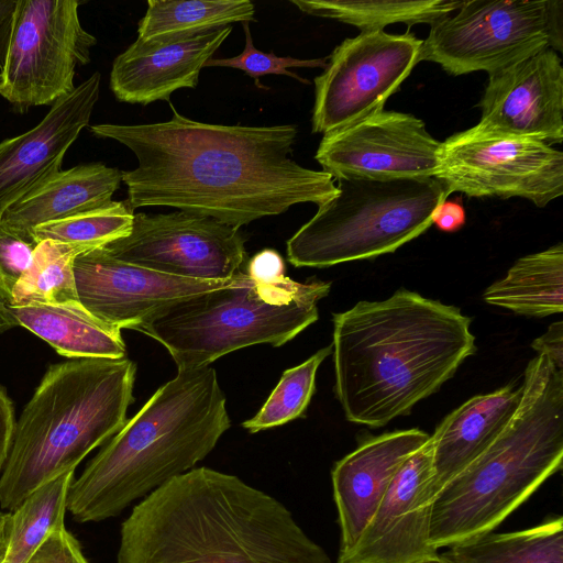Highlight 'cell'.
Returning a JSON list of instances; mask_svg holds the SVG:
<instances>
[{
    "instance_id": "1",
    "label": "cell",
    "mask_w": 563,
    "mask_h": 563,
    "mask_svg": "<svg viewBox=\"0 0 563 563\" xmlns=\"http://www.w3.org/2000/svg\"><path fill=\"white\" fill-rule=\"evenodd\" d=\"M170 109L165 122L90 126L135 155L137 166L122 172L132 210L172 207L241 228L294 205L320 207L336 195L330 174L292 159L295 124H212Z\"/></svg>"
},
{
    "instance_id": "2",
    "label": "cell",
    "mask_w": 563,
    "mask_h": 563,
    "mask_svg": "<svg viewBox=\"0 0 563 563\" xmlns=\"http://www.w3.org/2000/svg\"><path fill=\"white\" fill-rule=\"evenodd\" d=\"M117 563H332L272 495L195 467L142 498L121 523Z\"/></svg>"
},
{
    "instance_id": "3",
    "label": "cell",
    "mask_w": 563,
    "mask_h": 563,
    "mask_svg": "<svg viewBox=\"0 0 563 563\" xmlns=\"http://www.w3.org/2000/svg\"><path fill=\"white\" fill-rule=\"evenodd\" d=\"M471 321L405 288L334 313V393L346 420L380 428L410 413L476 352Z\"/></svg>"
},
{
    "instance_id": "4",
    "label": "cell",
    "mask_w": 563,
    "mask_h": 563,
    "mask_svg": "<svg viewBox=\"0 0 563 563\" xmlns=\"http://www.w3.org/2000/svg\"><path fill=\"white\" fill-rule=\"evenodd\" d=\"M230 426L216 369L178 371L74 478L67 510L79 523L119 516L195 468Z\"/></svg>"
},
{
    "instance_id": "5",
    "label": "cell",
    "mask_w": 563,
    "mask_h": 563,
    "mask_svg": "<svg viewBox=\"0 0 563 563\" xmlns=\"http://www.w3.org/2000/svg\"><path fill=\"white\" fill-rule=\"evenodd\" d=\"M563 461V369L538 354L518 408L495 441L434 496L431 543L439 551L492 532Z\"/></svg>"
},
{
    "instance_id": "6",
    "label": "cell",
    "mask_w": 563,
    "mask_h": 563,
    "mask_svg": "<svg viewBox=\"0 0 563 563\" xmlns=\"http://www.w3.org/2000/svg\"><path fill=\"white\" fill-rule=\"evenodd\" d=\"M136 364L76 358L49 366L15 423L0 474V506L16 508L43 484L75 471L126 422Z\"/></svg>"
},
{
    "instance_id": "7",
    "label": "cell",
    "mask_w": 563,
    "mask_h": 563,
    "mask_svg": "<svg viewBox=\"0 0 563 563\" xmlns=\"http://www.w3.org/2000/svg\"><path fill=\"white\" fill-rule=\"evenodd\" d=\"M330 288L287 276L262 283L240 272L231 285L177 302L134 330L159 342L178 371L201 368L240 349L295 339L318 320L317 303Z\"/></svg>"
},
{
    "instance_id": "8",
    "label": "cell",
    "mask_w": 563,
    "mask_h": 563,
    "mask_svg": "<svg viewBox=\"0 0 563 563\" xmlns=\"http://www.w3.org/2000/svg\"><path fill=\"white\" fill-rule=\"evenodd\" d=\"M336 195L288 241L297 267H329L394 253L432 224L449 192L437 178H336Z\"/></svg>"
},
{
    "instance_id": "9",
    "label": "cell",
    "mask_w": 563,
    "mask_h": 563,
    "mask_svg": "<svg viewBox=\"0 0 563 563\" xmlns=\"http://www.w3.org/2000/svg\"><path fill=\"white\" fill-rule=\"evenodd\" d=\"M547 48L563 51L562 0H471L431 25L419 62L490 75Z\"/></svg>"
},
{
    "instance_id": "10",
    "label": "cell",
    "mask_w": 563,
    "mask_h": 563,
    "mask_svg": "<svg viewBox=\"0 0 563 563\" xmlns=\"http://www.w3.org/2000/svg\"><path fill=\"white\" fill-rule=\"evenodd\" d=\"M77 0H16L0 96L16 111L53 104L74 89L78 66L90 62L97 38L80 22Z\"/></svg>"
},
{
    "instance_id": "11",
    "label": "cell",
    "mask_w": 563,
    "mask_h": 563,
    "mask_svg": "<svg viewBox=\"0 0 563 563\" xmlns=\"http://www.w3.org/2000/svg\"><path fill=\"white\" fill-rule=\"evenodd\" d=\"M435 178L449 195L520 197L542 208L563 194V153L541 141L473 126L442 142Z\"/></svg>"
},
{
    "instance_id": "12",
    "label": "cell",
    "mask_w": 563,
    "mask_h": 563,
    "mask_svg": "<svg viewBox=\"0 0 563 563\" xmlns=\"http://www.w3.org/2000/svg\"><path fill=\"white\" fill-rule=\"evenodd\" d=\"M413 33L365 31L344 40L314 78L312 132L328 134L383 109L419 63Z\"/></svg>"
},
{
    "instance_id": "13",
    "label": "cell",
    "mask_w": 563,
    "mask_h": 563,
    "mask_svg": "<svg viewBox=\"0 0 563 563\" xmlns=\"http://www.w3.org/2000/svg\"><path fill=\"white\" fill-rule=\"evenodd\" d=\"M245 242L240 228L177 210L134 213L130 233L102 247L118 260L168 275L224 280L241 272Z\"/></svg>"
},
{
    "instance_id": "14",
    "label": "cell",
    "mask_w": 563,
    "mask_h": 563,
    "mask_svg": "<svg viewBox=\"0 0 563 563\" xmlns=\"http://www.w3.org/2000/svg\"><path fill=\"white\" fill-rule=\"evenodd\" d=\"M441 146L422 120L382 109L324 134L314 157L334 179L435 178Z\"/></svg>"
},
{
    "instance_id": "15",
    "label": "cell",
    "mask_w": 563,
    "mask_h": 563,
    "mask_svg": "<svg viewBox=\"0 0 563 563\" xmlns=\"http://www.w3.org/2000/svg\"><path fill=\"white\" fill-rule=\"evenodd\" d=\"M238 274L224 280L184 278L123 262L103 247L74 261L79 302L95 318L120 330H134L177 302L227 287Z\"/></svg>"
},
{
    "instance_id": "16",
    "label": "cell",
    "mask_w": 563,
    "mask_h": 563,
    "mask_svg": "<svg viewBox=\"0 0 563 563\" xmlns=\"http://www.w3.org/2000/svg\"><path fill=\"white\" fill-rule=\"evenodd\" d=\"M429 439L401 466L355 544L336 563H419L439 558L431 543L433 485Z\"/></svg>"
},
{
    "instance_id": "17",
    "label": "cell",
    "mask_w": 563,
    "mask_h": 563,
    "mask_svg": "<svg viewBox=\"0 0 563 563\" xmlns=\"http://www.w3.org/2000/svg\"><path fill=\"white\" fill-rule=\"evenodd\" d=\"M489 76L475 128L484 133L563 141V66L559 53L543 49Z\"/></svg>"
},
{
    "instance_id": "18",
    "label": "cell",
    "mask_w": 563,
    "mask_h": 563,
    "mask_svg": "<svg viewBox=\"0 0 563 563\" xmlns=\"http://www.w3.org/2000/svg\"><path fill=\"white\" fill-rule=\"evenodd\" d=\"M100 81V73H93L54 102L34 128L0 142V218L11 205L62 169L66 152L89 125Z\"/></svg>"
},
{
    "instance_id": "19",
    "label": "cell",
    "mask_w": 563,
    "mask_h": 563,
    "mask_svg": "<svg viewBox=\"0 0 563 563\" xmlns=\"http://www.w3.org/2000/svg\"><path fill=\"white\" fill-rule=\"evenodd\" d=\"M429 439L430 434L417 428L386 432L366 439L335 462L331 482L339 553L355 544L404 463Z\"/></svg>"
},
{
    "instance_id": "20",
    "label": "cell",
    "mask_w": 563,
    "mask_h": 563,
    "mask_svg": "<svg viewBox=\"0 0 563 563\" xmlns=\"http://www.w3.org/2000/svg\"><path fill=\"white\" fill-rule=\"evenodd\" d=\"M231 31L232 26H225L167 40L136 38L113 60L111 91L119 101L146 106L169 101L178 89H195L205 64Z\"/></svg>"
},
{
    "instance_id": "21",
    "label": "cell",
    "mask_w": 563,
    "mask_h": 563,
    "mask_svg": "<svg viewBox=\"0 0 563 563\" xmlns=\"http://www.w3.org/2000/svg\"><path fill=\"white\" fill-rule=\"evenodd\" d=\"M521 395L522 384L510 383L470 398L440 422L430 435L435 495L495 441L516 412Z\"/></svg>"
},
{
    "instance_id": "22",
    "label": "cell",
    "mask_w": 563,
    "mask_h": 563,
    "mask_svg": "<svg viewBox=\"0 0 563 563\" xmlns=\"http://www.w3.org/2000/svg\"><path fill=\"white\" fill-rule=\"evenodd\" d=\"M121 181L122 172L102 163L60 169L11 205L0 220L15 231L31 234L40 224L110 203Z\"/></svg>"
},
{
    "instance_id": "23",
    "label": "cell",
    "mask_w": 563,
    "mask_h": 563,
    "mask_svg": "<svg viewBox=\"0 0 563 563\" xmlns=\"http://www.w3.org/2000/svg\"><path fill=\"white\" fill-rule=\"evenodd\" d=\"M8 307L19 325L46 341L63 356L73 358L126 356L121 330L98 320L81 303H26Z\"/></svg>"
},
{
    "instance_id": "24",
    "label": "cell",
    "mask_w": 563,
    "mask_h": 563,
    "mask_svg": "<svg viewBox=\"0 0 563 563\" xmlns=\"http://www.w3.org/2000/svg\"><path fill=\"white\" fill-rule=\"evenodd\" d=\"M483 299L493 306L529 317L563 311V244L518 258L504 278L486 288Z\"/></svg>"
},
{
    "instance_id": "25",
    "label": "cell",
    "mask_w": 563,
    "mask_h": 563,
    "mask_svg": "<svg viewBox=\"0 0 563 563\" xmlns=\"http://www.w3.org/2000/svg\"><path fill=\"white\" fill-rule=\"evenodd\" d=\"M249 0H148L139 22L137 38L158 41L194 35L254 21Z\"/></svg>"
},
{
    "instance_id": "26",
    "label": "cell",
    "mask_w": 563,
    "mask_h": 563,
    "mask_svg": "<svg viewBox=\"0 0 563 563\" xmlns=\"http://www.w3.org/2000/svg\"><path fill=\"white\" fill-rule=\"evenodd\" d=\"M300 11L336 20L365 31L394 23L433 24L455 12L463 1L451 0H290Z\"/></svg>"
},
{
    "instance_id": "27",
    "label": "cell",
    "mask_w": 563,
    "mask_h": 563,
    "mask_svg": "<svg viewBox=\"0 0 563 563\" xmlns=\"http://www.w3.org/2000/svg\"><path fill=\"white\" fill-rule=\"evenodd\" d=\"M448 551L462 563H563V518L506 533L488 532Z\"/></svg>"
},
{
    "instance_id": "28",
    "label": "cell",
    "mask_w": 563,
    "mask_h": 563,
    "mask_svg": "<svg viewBox=\"0 0 563 563\" xmlns=\"http://www.w3.org/2000/svg\"><path fill=\"white\" fill-rule=\"evenodd\" d=\"M74 473L67 472L37 487L10 511L8 551L3 563H26L48 534L65 525Z\"/></svg>"
},
{
    "instance_id": "29",
    "label": "cell",
    "mask_w": 563,
    "mask_h": 563,
    "mask_svg": "<svg viewBox=\"0 0 563 563\" xmlns=\"http://www.w3.org/2000/svg\"><path fill=\"white\" fill-rule=\"evenodd\" d=\"M79 247L54 241L37 244L32 262L16 284L13 303L77 305L74 261Z\"/></svg>"
},
{
    "instance_id": "30",
    "label": "cell",
    "mask_w": 563,
    "mask_h": 563,
    "mask_svg": "<svg viewBox=\"0 0 563 563\" xmlns=\"http://www.w3.org/2000/svg\"><path fill=\"white\" fill-rule=\"evenodd\" d=\"M134 210L126 201L110 203L66 219L35 227L31 234L40 243L54 241L87 252L126 236L133 223Z\"/></svg>"
},
{
    "instance_id": "31",
    "label": "cell",
    "mask_w": 563,
    "mask_h": 563,
    "mask_svg": "<svg viewBox=\"0 0 563 563\" xmlns=\"http://www.w3.org/2000/svg\"><path fill=\"white\" fill-rule=\"evenodd\" d=\"M332 353L329 345L303 363L286 369L260 411L242 427L251 433L283 426L301 418L316 389V375L323 360Z\"/></svg>"
},
{
    "instance_id": "32",
    "label": "cell",
    "mask_w": 563,
    "mask_h": 563,
    "mask_svg": "<svg viewBox=\"0 0 563 563\" xmlns=\"http://www.w3.org/2000/svg\"><path fill=\"white\" fill-rule=\"evenodd\" d=\"M242 25L245 34V47L243 52L238 56L230 58H210L205 64V67L221 66L243 70L246 75L253 78L258 88L267 89L266 86H263L260 82V78L262 76L268 74L286 75L301 82L309 84L308 80L288 69L295 67L324 68L327 66V59H299L289 56L279 57L274 53L258 51L254 47L249 22H244Z\"/></svg>"
},
{
    "instance_id": "33",
    "label": "cell",
    "mask_w": 563,
    "mask_h": 563,
    "mask_svg": "<svg viewBox=\"0 0 563 563\" xmlns=\"http://www.w3.org/2000/svg\"><path fill=\"white\" fill-rule=\"evenodd\" d=\"M37 242L32 234L21 233L0 220V300L13 303V291L29 268Z\"/></svg>"
},
{
    "instance_id": "34",
    "label": "cell",
    "mask_w": 563,
    "mask_h": 563,
    "mask_svg": "<svg viewBox=\"0 0 563 563\" xmlns=\"http://www.w3.org/2000/svg\"><path fill=\"white\" fill-rule=\"evenodd\" d=\"M26 563H88L65 525L53 530Z\"/></svg>"
},
{
    "instance_id": "35",
    "label": "cell",
    "mask_w": 563,
    "mask_h": 563,
    "mask_svg": "<svg viewBox=\"0 0 563 563\" xmlns=\"http://www.w3.org/2000/svg\"><path fill=\"white\" fill-rule=\"evenodd\" d=\"M246 274L257 282L275 283L286 277L285 263L276 251L266 249L250 260Z\"/></svg>"
},
{
    "instance_id": "36",
    "label": "cell",
    "mask_w": 563,
    "mask_h": 563,
    "mask_svg": "<svg viewBox=\"0 0 563 563\" xmlns=\"http://www.w3.org/2000/svg\"><path fill=\"white\" fill-rule=\"evenodd\" d=\"M15 430L14 409L5 390L0 386V474L5 465Z\"/></svg>"
},
{
    "instance_id": "37",
    "label": "cell",
    "mask_w": 563,
    "mask_h": 563,
    "mask_svg": "<svg viewBox=\"0 0 563 563\" xmlns=\"http://www.w3.org/2000/svg\"><path fill=\"white\" fill-rule=\"evenodd\" d=\"M531 346L538 354L548 356L556 367L563 369V322L552 323Z\"/></svg>"
},
{
    "instance_id": "38",
    "label": "cell",
    "mask_w": 563,
    "mask_h": 563,
    "mask_svg": "<svg viewBox=\"0 0 563 563\" xmlns=\"http://www.w3.org/2000/svg\"><path fill=\"white\" fill-rule=\"evenodd\" d=\"M466 221L465 210L460 202L444 200L434 211L432 224L443 232H455Z\"/></svg>"
},
{
    "instance_id": "39",
    "label": "cell",
    "mask_w": 563,
    "mask_h": 563,
    "mask_svg": "<svg viewBox=\"0 0 563 563\" xmlns=\"http://www.w3.org/2000/svg\"><path fill=\"white\" fill-rule=\"evenodd\" d=\"M16 0H0V67L3 64Z\"/></svg>"
},
{
    "instance_id": "40",
    "label": "cell",
    "mask_w": 563,
    "mask_h": 563,
    "mask_svg": "<svg viewBox=\"0 0 563 563\" xmlns=\"http://www.w3.org/2000/svg\"><path fill=\"white\" fill-rule=\"evenodd\" d=\"M10 525H11L10 511L0 509V563L4 562V559L7 555Z\"/></svg>"
},
{
    "instance_id": "41",
    "label": "cell",
    "mask_w": 563,
    "mask_h": 563,
    "mask_svg": "<svg viewBox=\"0 0 563 563\" xmlns=\"http://www.w3.org/2000/svg\"><path fill=\"white\" fill-rule=\"evenodd\" d=\"M16 325H19L18 321L10 312L9 307L0 300V333H3Z\"/></svg>"
},
{
    "instance_id": "42",
    "label": "cell",
    "mask_w": 563,
    "mask_h": 563,
    "mask_svg": "<svg viewBox=\"0 0 563 563\" xmlns=\"http://www.w3.org/2000/svg\"><path fill=\"white\" fill-rule=\"evenodd\" d=\"M439 559L441 563H462L456 558H454L448 550L439 553Z\"/></svg>"
},
{
    "instance_id": "43",
    "label": "cell",
    "mask_w": 563,
    "mask_h": 563,
    "mask_svg": "<svg viewBox=\"0 0 563 563\" xmlns=\"http://www.w3.org/2000/svg\"><path fill=\"white\" fill-rule=\"evenodd\" d=\"M419 563H441L440 559H432V560H427V561H421Z\"/></svg>"
},
{
    "instance_id": "44",
    "label": "cell",
    "mask_w": 563,
    "mask_h": 563,
    "mask_svg": "<svg viewBox=\"0 0 563 563\" xmlns=\"http://www.w3.org/2000/svg\"><path fill=\"white\" fill-rule=\"evenodd\" d=\"M0 84H1V79H0Z\"/></svg>"
}]
</instances>
